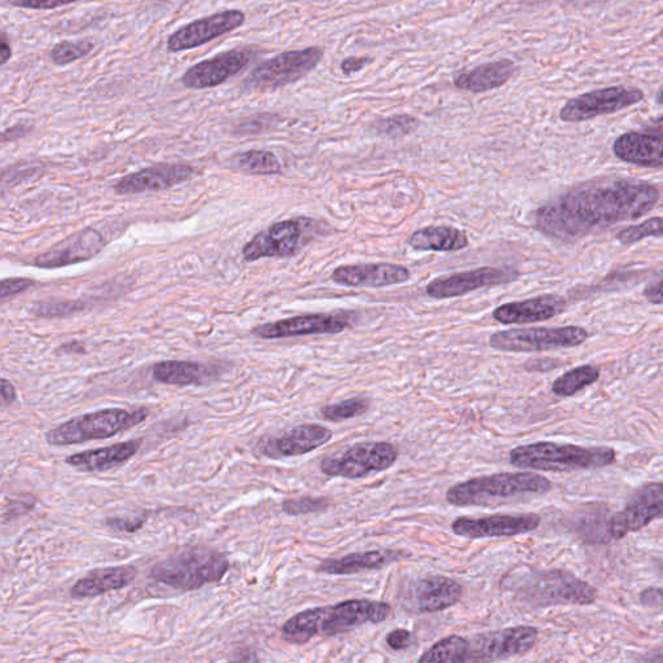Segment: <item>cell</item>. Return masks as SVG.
<instances>
[{"label": "cell", "instance_id": "1", "mask_svg": "<svg viewBox=\"0 0 663 663\" xmlns=\"http://www.w3.org/2000/svg\"><path fill=\"white\" fill-rule=\"evenodd\" d=\"M660 196L658 188L644 180H591L540 206L534 214V226L552 240L573 243L617 223L643 217Z\"/></svg>", "mask_w": 663, "mask_h": 663}, {"label": "cell", "instance_id": "2", "mask_svg": "<svg viewBox=\"0 0 663 663\" xmlns=\"http://www.w3.org/2000/svg\"><path fill=\"white\" fill-rule=\"evenodd\" d=\"M390 610L392 607L383 601L363 599L306 609L284 623L281 636L289 644H306L315 636H336L358 629L368 622H383L389 617Z\"/></svg>", "mask_w": 663, "mask_h": 663}, {"label": "cell", "instance_id": "3", "mask_svg": "<svg viewBox=\"0 0 663 663\" xmlns=\"http://www.w3.org/2000/svg\"><path fill=\"white\" fill-rule=\"evenodd\" d=\"M616 451L610 447H581L537 442L518 446L509 452V463L521 469L542 472H573L608 467L616 463Z\"/></svg>", "mask_w": 663, "mask_h": 663}, {"label": "cell", "instance_id": "4", "mask_svg": "<svg viewBox=\"0 0 663 663\" xmlns=\"http://www.w3.org/2000/svg\"><path fill=\"white\" fill-rule=\"evenodd\" d=\"M551 490V481L537 473L504 472L459 482L447 490L446 500L454 507L491 506L496 500L526 494L543 495Z\"/></svg>", "mask_w": 663, "mask_h": 663}, {"label": "cell", "instance_id": "5", "mask_svg": "<svg viewBox=\"0 0 663 663\" xmlns=\"http://www.w3.org/2000/svg\"><path fill=\"white\" fill-rule=\"evenodd\" d=\"M230 562L223 553L208 547H191L153 566L151 578L179 591H193L219 582Z\"/></svg>", "mask_w": 663, "mask_h": 663}, {"label": "cell", "instance_id": "6", "mask_svg": "<svg viewBox=\"0 0 663 663\" xmlns=\"http://www.w3.org/2000/svg\"><path fill=\"white\" fill-rule=\"evenodd\" d=\"M148 415L146 407L104 408L65 421L46 434V441L51 446H70L112 438L142 424Z\"/></svg>", "mask_w": 663, "mask_h": 663}, {"label": "cell", "instance_id": "7", "mask_svg": "<svg viewBox=\"0 0 663 663\" xmlns=\"http://www.w3.org/2000/svg\"><path fill=\"white\" fill-rule=\"evenodd\" d=\"M524 599L535 607L550 605H590L597 600V590L565 570L531 574L520 587Z\"/></svg>", "mask_w": 663, "mask_h": 663}, {"label": "cell", "instance_id": "8", "mask_svg": "<svg viewBox=\"0 0 663 663\" xmlns=\"http://www.w3.org/2000/svg\"><path fill=\"white\" fill-rule=\"evenodd\" d=\"M323 55L320 47L283 52L254 68L243 85L252 91L276 90L291 85L318 67Z\"/></svg>", "mask_w": 663, "mask_h": 663}, {"label": "cell", "instance_id": "9", "mask_svg": "<svg viewBox=\"0 0 663 663\" xmlns=\"http://www.w3.org/2000/svg\"><path fill=\"white\" fill-rule=\"evenodd\" d=\"M398 456V449L393 443L362 442L338 456L324 458L320 463V471L328 477L357 480L392 468Z\"/></svg>", "mask_w": 663, "mask_h": 663}, {"label": "cell", "instance_id": "10", "mask_svg": "<svg viewBox=\"0 0 663 663\" xmlns=\"http://www.w3.org/2000/svg\"><path fill=\"white\" fill-rule=\"evenodd\" d=\"M588 332L577 326L556 328L508 329L494 333L490 346L508 353H539V351L575 348L585 344Z\"/></svg>", "mask_w": 663, "mask_h": 663}, {"label": "cell", "instance_id": "11", "mask_svg": "<svg viewBox=\"0 0 663 663\" xmlns=\"http://www.w3.org/2000/svg\"><path fill=\"white\" fill-rule=\"evenodd\" d=\"M644 99L643 91L638 87L612 86L605 89L586 92L570 99L561 108L560 118L564 122H583L596 117L617 113Z\"/></svg>", "mask_w": 663, "mask_h": 663}, {"label": "cell", "instance_id": "12", "mask_svg": "<svg viewBox=\"0 0 663 663\" xmlns=\"http://www.w3.org/2000/svg\"><path fill=\"white\" fill-rule=\"evenodd\" d=\"M539 632L533 626L509 627L495 632H485L469 640L467 662L502 661L528 653L537 643Z\"/></svg>", "mask_w": 663, "mask_h": 663}, {"label": "cell", "instance_id": "13", "mask_svg": "<svg viewBox=\"0 0 663 663\" xmlns=\"http://www.w3.org/2000/svg\"><path fill=\"white\" fill-rule=\"evenodd\" d=\"M309 219H289L274 223L259 232L245 245L243 256L247 262H256L262 258L292 257L301 249L306 239Z\"/></svg>", "mask_w": 663, "mask_h": 663}, {"label": "cell", "instance_id": "14", "mask_svg": "<svg viewBox=\"0 0 663 663\" xmlns=\"http://www.w3.org/2000/svg\"><path fill=\"white\" fill-rule=\"evenodd\" d=\"M540 517L535 513H496L485 517H458L452 522V533L461 538H508L537 530Z\"/></svg>", "mask_w": 663, "mask_h": 663}, {"label": "cell", "instance_id": "15", "mask_svg": "<svg viewBox=\"0 0 663 663\" xmlns=\"http://www.w3.org/2000/svg\"><path fill=\"white\" fill-rule=\"evenodd\" d=\"M258 52L253 47H236L212 59L193 65L182 76L184 87L191 90L213 89L236 76L250 64Z\"/></svg>", "mask_w": 663, "mask_h": 663}, {"label": "cell", "instance_id": "16", "mask_svg": "<svg viewBox=\"0 0 663 663\" xmlns=\"http://www.w3.org/2000/svg\"><path fill=\"white\" fill-rule=\"evenodd\" d=\"M245 23V13L240 10H227L203 19L192 21L170 35L166 48L171 54L193 50L214 41L222 35L234 32Z\"/></svg>", "mask_w": 663, "mask_h": 663}, {"label": "cell", "instance_id": "17", "mask_svg": "<svg viewBox=\"0 0 663 663\" xmlns=\"http://www.w3.org/2000/svg\"><path fill=\"white\" fill-rule=\"evenodd\" d=\"M658 518H663V482H653L636 491L626 507L610 520V535L614 539L625 538Z\"/></svg>", "mask_w": 663, "mask_h": 663}, {"label": "cell", "instance_id": "18", "mask_svg": "<svg viewBox=\"0 0 663 663\" xmlns=\"http://www.w3.org/2000/svg\"><path fill=\"white\" fill-rule=\"evenodd\" d=\"M520 278V271L515 267H480V269L459 272L430 281L427 294L439 300L464 296L482 288L499 287Z\"/></svg>", "mask_w": 663, "mask_h": 663}, {"label": "cell", "instance_id": "19", "mask_svg": "<svg viewBox=\"0 0 663 663\" xmlns=\"http://www.w3.org/2000/svg\"><path fill=\"white\" fill-rule=\"evenodd\" d=\"M463 596V587L455 579L433 575L416 579L403 591L405 607L416 613H437L454 607Z\"/></svg>", "mask_w": 663, "mask_h": 663}, {"label": "cell", "instance_id": "20", "mask_svg": "<svg viewBox=\"0 0 663 663\" xmlns=\"http://www.w3.org/2000/svg\"><path fill=\"white\" fill-rule=\"evenodd\" d=\"M349 327L350 322L346 315L311 314L262 324L254 329L253 335L266 338V340L311 335H337Z\"/></svg>", "mask_w": 663, "mask_h": 663}, {"label": "cell", "instance_id": "21", "mask_svg": "<svg viewBox=\"0 0 663 663\" xmlns=\"http://www.w3.org/2000/svg\"><path fill=\"white\" fill-rule=\"evenodd\" d=\"M104 236L94 228H86L70 235L67 239L34 259V265L42 269H57L98 256L105 247Z\"/></svg>", "mask_w": 663, "mask_h": 663}, {"label": "cell", "instance_id": "22", "mask_svg": "<svg viewBox=\"0 0 663 663\" xmlns=\"http://www.w3.org/2000/svg\"><path fill=\"white\" fill-rule=\"evenodd\" d=\"M331 429L318 424H302L283 436L263 439L259 449L271 459L293 458L319 449L331 441Z\"/></svg>", "mask_w": 663, "mask_h": 663}, {"label": "cell", "instance_id": "23", "mask_svg": "<svg viewBox=\"0 0 663 663\" xmlns=\"http://www.w3.org/2000/svg\"><path fill=\"white\" fill-rule=\"evenodd\" d=\"M411 274L407 267L393 263H370V265H346L332 272L336 284L351 288H384L406 283Z\"/></svg>", "mask_w": 663, "mask_h": 663}, {"label": "cell", "instance_id": "24", "mask_svg": "<svg viewBox=\"0 0 663 663\" xmlns=\"http://www.w3.org/2000/svg\"><path fill=\"white\" fill-rule=\"evenodd\" d=\"M195 169L186 164H171L153 166L139 173L129 174L116 184V191L121 195L142 193L146 191H162L186 182Z\"/></svg>", "mask_w": 663, "mask_h": 663}, {"label": "cell", "instance_id": "25", "mask_svg": "<svg viewBox=\"0 0 663 663\" xmlns=\"http://www.w3.org/2000/svg\"><path fill=\"white\" fill-rule=\"evenodd\" d=\"M566 302L557 296H542L530 300L509 302L496 307L493 318L500 324H530L544 322L564 313Z\"/></svg>", "mask_w": 663, "mask_h": 663}, {"label": "cell", "instance_id": "26", "mask_svg": "<svg viewBox=\"0 0 663 663\" xmlns=\"http://www.w3.org/2000/svg\"><path fill=\"white\" fill-rule=\"evenodd\" d=\"M613 152L627 164L663 170V136L631 131L618 136Z\"/></svg>", "mask_w": 663, "mask_h": 663}, {"label": "cell", "instance_id": "27", "mask_svg": "<svg viewBox=\"0 0 663 663\" xmlns=\"http://www.w3.org/2000/svg\"><path fill=\"white\" fill-rule=\"evenodd\" d=\"M142 446V439L116 443V445L103 447V449L77 452L68 456L65 463L82 472H107L121 467L133 459Z\"/></svg>", "mask_w": 663, "mask_h": 663}, {"label": "cell", "instance_id": "28", "mask_svg": "<svg viewBox=\"0 0 663 663\" xmlns=\"http://www.w3.org/2000/svg\"><path fill=\"white\" fill-rule=\"evenodd\" d=\"M136 574L134 566H109V568L95 569L79 581L70 590L74 599H89L108 594V592L122 590L133 583Z\"/></svg>", "mask_w": 663, "mask_h": 663}, {"label": "cell", "instance_id": "29", "mask_svg": "<svg viewBox=\"0 0 663 663\" xmlns=\"http://www.w3.org/2000/svg\"><path fill=\"white\" fill-rule=\"evenodd\" d=\"M516 65L512 60L503 59L495 63L478 65L469 72H458L454 76V85L461 91L482 94L499 89L513 77Z\"/></svg>", "mask_w": 663, "mask_h": 663}, {"label": "cell", "instance_id": "30", "mask_svg": "<svg viewBox=\"0 0 663 663\" xmlns=\"http://www.w3.org/2000/svg\"><path fill=\"white\" fill-rule=\"evenodd\" d=\"M152 375L153 379L161 384L201 386L217 380L218 371L206 364L186 362V360H165L153 367Z\"/></svg>", "mask_w": 663, "mask_h": 663}, {"label": "cell", "instance_id": "31", "mask_svg": "<svg viewBox=\"0 0 663 663\" xmlns=\"http://www.w3.org/2000/svg\"><path fill=\"white\" fill-rule=\"evenodd\" d=\"M401 559L397 551L354 552L341 559H328L320 562L318 572L328 575H350L366 570H379Z\"/></svg>", "mask_w": 663, "mask_h": 663}, {"label": "cell", "instance_id": "32", "mask_svg": "<svg viewBox=\"0 0 663 663\" xmlns=\"http://www.w3.org/2000/svg\"><path fill=\"white\" fill-rule=\"evenodd\" d=\"M419 252H458L468 247V236L464 231L450 226H430L417 230L407 241Z\"/></svg>", "mask_w": 663, "mask_h": 663}, {"label": "cell", "instance_id": "33", "mask_svg": "<svg viewBox=\"0 0 663 663\" xmlns=\"http://www.w3.org/2000/svg\"><path fill=\"white\" fill-rule=\"evenodd\" d=\"M469 639L461 638L459 635L447 636L439 640L429 651L419 658V662H467Z\"/></svg>", "mask_w": 663, "mask_h": 663}, {"label": "cell", "instance_id": "34", "mask_svg": "<svg viewBox=\"0 0 663 663\" xmlns=\"http://www.w3.org/2000/svg\"><path fill=\"white\" fill-rule=\"evenodd\" d=\"M600 377V370L591 364L574 368V370L564 373L552 384V392L559 397H573V395L587 388Z\"/></svg>", "mask_w": 663, "mask_h": 663}, {"label": "cell", "instance_id": "35", "mask_svg": "<svg viewBox=\"0 0 663 663\" xmlns=\"http://www.w3.org/2000/svg\"><path fill=\"white\" fill-rule=\"evenodd\" d=\"M239 166L241 169L249 171L252 174L274 175L281 173V165L278 157L269 151H252L241 153L239 156Z\"/></svg>", "mask_w": 663, "mask_h": 663}, {"label": "cell", "instance_id": "36", "mask_svg": "<svg viewBox=\"0 0 663 663\" xmlns=\"http://www.w3.org/2000/svg\"><path fill=\"white\" fill-rule=\"evenodd\" d=\"M370 399L364 397H354L346 401L335 403V405L324 406L322 412L323 419L340 423V421L354 419L362 416L370 410Z\"/></svg>", "mask_w": 663, "mask_h": 663}, {"label": "cell", "instance_id": "37", "mask_svg": "<svg viewBox=\"0 0 663 663\" xmlns=\"http://www.w3.org/2000/svg\"><path fill=\"white\" fill-rule=\"evenodd\" d=\"M419 125L420 122L417 118L408 116V114H401V116L381 118L372 125V129L379 135L398 138V136L414 133Z\"/></svg>", "mask_w": 663, "mask_h": 663}, {"label": "cell", "instance_id": "38", "mask_svg": "<svg viewBox=\"0 0 663 663\" xmlns=\"http://www.w3.org/2000/svg\"><path fill=\"white\" fill-rule=\"evenodd\" d=\"M94 43L87 41H61L51 50V60L56 65H68L83 59L94 50Z\"/></svg>", "mask_w": 663, "mask_h": 663}, {"label": "cell", "instance_id": "39", "mask_svg": "<svg viewBox=\"0 0 663 663\" xmlns=\"http://www.w3.org/2000/svg\"><path fill=\"white\" fill-rule=\"evenodd\" d=\"M647 237H663V217L651 218L640 225L630 226L617 235L621 244L630 245Z\"/></svg>", "mask_w": 663, "mask_h": 663}, {"label": "cell", "instance_id": "40", "mask_svg": "<svg viewBox=\"0 0 663 663\" xmlns=\"http://www.w3.org/2000/svg\"><path fill=\"white\" fill-rule=\"evenodd\" d=\"M331 502L327 498H313V496H304V498L288 499L283 503V511L289 516H304L310 513L327 511Z\"/></svg>", "mask_w": 663, "mask_h": 663}, {"label": "cell", "instance_id": "41", "mask_svg": "<svg viewBox=\"0 0 663 663\" xmlns=\"http://www.w3.org/2000/svg\"><path fill=\"white\" fill-rule=\"evenodd\" d=\"M76 2L78 0H7V3L13 7L34 11L56 10V8L68 6V4Z\"/></svg>", "mask_w": 663, "mask_h": 663}, {"label": "cell", "instance_id": "42", "mask_svg": "<svg viewBox=\"0 0 663 663\" xmlns=\"http://www.w3.org/2000/svg\"><path fill=\"white\" fill-rule=\"evenodd\" d=\"M32 285L33 281L29 279L3 280L2 287H0V296H2V298L15 296L17 293L28 291L29 288H32Z\"/></svg>", "mask_w": 663, "mask_h": 663}, {"label": "cell", "instance_id": "43", "mask_svg": "<svg viewBox=\"0 0 663 663\" xmlns=\"http://www.w3.org/2000/svg\"><path fill=\"white\" fill-rule=\"evenodd\" d=\"M412 643V634L406 629H395L386 636V644L393 651H403L410 647Z\"/></svg>", "mask_w": 663, "mask_h": 663}, {"label": "cell", "instance_id": "44", "mask_svg": "<svg viewBox=\"0 0 663 663\" xmlns=\"http://www.w3.org/2000/svg\"><path fill=\"white\" fill-rule=\"evenodd\" d=\"M144 522V518H112L108 520V525L124 533H135L143 528Z\"/></svg>", "mask_w": 663, "mask_h": 663}, {"label": "cell", "instance_id": "45", "mask_svg": "<svg viewBox=\"0 0 663 663\" xmlns=\"http://www.w3.org/2000/svg\"><path fill=\"white\" fill-rule=\"evenodd\" d=\"M641 604L648 608H658L663 605V590L661 588H647L640 594Z\"/></svg>", "mask_w": 663, "mask_h": 663}, {"label": "cell", "instance_id": "46", "mask_svg": "<svg viewBox=\"0 0 663 663\" xmlns=\"http://www.w3.org/2000/svg\"><path fill=\"white\" fill-rule=\"evenodd\" d=\"M370 57H357V56H351L348 57V59H345L341 63V70L345 74H350L357 73L359 70H362L366 65L370 64Z\"/></svg>", "mask_w": 663, "mask_h": 663}, {"label": "cell", "instance_id": "47", "mask_svg": "<svg viewBox=\"0 0 663 663\" xmlns=\"http://www.w3.org/2000/svg\"><path fill=\"white\" fill-rule=\"evenodd\" d=\"M644 297L653 305H663V279L649 284L644 289Z\"/></svg>", "mask_w": 663, "mask_h": 663}, {"label": "cell", "instance_id": "48", "mask_svg": "<svg viewBox=\"0 0 663 663\" xmlns=\"http://www.w3.org/2000/svg\"><path fill=\"white\" fill-rule=\"evenodd\" d=\"M16 389L10 381L2 379V402L3 406H10L16 401Z\"/></svg>", "mask_w": 663, "mask_h": 663}, {"label": "cell", "instance_id": "49", "mask_svg": "<svg viewBox=\"0 0 663 663\" xmlns=\"http://www.w3.org/2000/svg\"><path fill=\"white\" fill-rule=\"evenodd\" d=\"M0 50H2V64L6 65L8 63V60L11 59V45L10 42H8L7 39V34L2 33V43H0Z\"/></svg>", "mask_w": 663, "mask_h": 663}, {"label": "cell", "instance_id": "50", "mask_svg": "<svg viewBox=\"0 0 663 663\" xmlns=\"http://www.w3.org/2000/svg\"><path fill=\"white\" fill-rule=\"evenodd\" d=\"M648 129L651 134L663 136V116L654 120Z\"/></svg>", "mask_w": 663, "mask_h": 663}, {"label": "cell", "instance_id": "51", "mask_svg": "<svg viewBox=\"0 0 663 663\" xmlns=\"http://www.w3.org/2000/svg\"><path fill=\"white\" fill-rule=\"evenodd\" d=\"M656 102L657 104L663 105V87L660 91L657 92Z\"/></svg>", "mask_w": 663, "mask_h": 663}, {"label": "cell", "instance_id": "52", "mask_svg": "<svg viewBox=\"0 0 663 663\" xmlns=\"http://www.w3.org/2000/svg\"><path fill=\"white\" fill-rule=\"evenodd\" d=\"M660 572H661L662 577H663V562H662V564L660 565Z\"/></svg>", "mask_w": 663, "mask_h": 663}]
</instances>
